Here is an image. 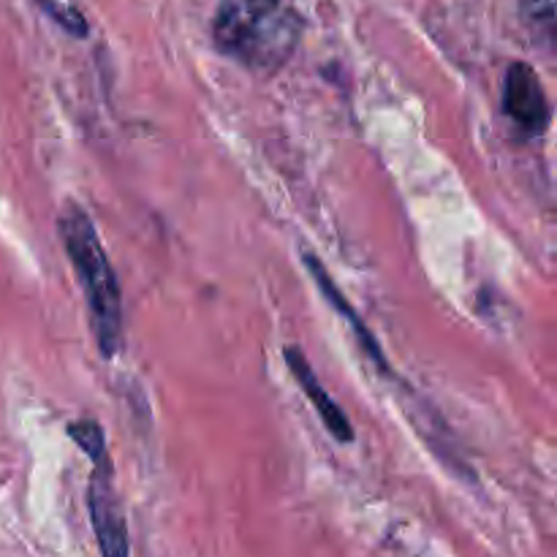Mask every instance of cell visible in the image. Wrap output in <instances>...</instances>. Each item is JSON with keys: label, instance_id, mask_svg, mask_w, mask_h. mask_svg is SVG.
<instances>
[{"label": "cell", "instance_id": "1", "mask_svg": "<svg viewBox=\"0 0 557 557\" xmlns=\"http://www.w3.org/2000/svg\"><path fill=\"white\" fill-rule=\"evenodd\" d=\"M302 33L299 14L286 0H221L212 41L226 58L256 74H275L294 54Z\"/></svg>", "mask_w": 557, "mask_h": 557}, {"label": "cell", "instance_id": "2", "mask_svg": "<svg viewBox=\"0 0 557 557\" xmlns=\"http://www.w3.org/2000/svg\"><path fill=\"white\" fill-rule=\"evenodd\" d=\"M58 226L76 277L82 283V292H85L87 308H90L98 351L107 359L117 357L123 348V302H120L117 275L103 250L101 237L82 207H71L60 218Z\"/></svg>", "mask_w": 557, "mask_h": 557}, {"label": "cell", "instance_id": "3", "mask_svg": "<svg viewBox=\"0 0 557 557\" xmlns=\"http://www.w3.org/2000/svg\"><path fill=\"white\" fill-rule=\"evenodd\" d=\"M87 509H90L92 531H96L101 557H131L128 528H125L123 506L112 484L109 457L92 460L90 490H87Z\"/></svg>", "mask_w": 557, "mask_h": 557}, {"label": "cell", "instance_id": "4", "mask_svg": "<svg viewBox=\"0 0 557 557\" xmlns=\"http://www.w3.org/2000/svg\"><path fill=\"white\" fill-rule=\"evenodd\" d=\"M504 114L517 125L522 136H542L549 128L553 109L542 79L528 63L517 60L509 65L504 82Z\"/></svg>", "mask_w": 557, "mask_h": 557}, {"label": "cell", "instance_id": "5", "mask_svg": "<svg viewBox=\"0 0 557 557\" xmlns=\"http://www.w3.org/2000/svg\"><path fill=\"white\" fill-rule=\"evenodd\" d=\"M283 354H286V362H288V368H292V375L297 379V384L302 386L305 397L313 403L315 413L321 417L324 428L330 430L332 438L341 441V444H351V441H354L351 422H348V417L343 413V408L337 406V403L332 400L330 395H326L324 386L319 384V379H315L313 370H310V362L305 359V354L299 351L297 346H288Z\"/></svg>", "mask_w": 557, "mask_h": 557}, {"label": "cell", "instance_id": "6", "mask_svg": "<svg viewBox=\"0 0 557 557\" xmlns=\"http://www.w3.org/2000/svg\"><path fill=\"white\" fill-rule=\"evenodd\" d=\"M305 267H308V270H310V275H313L315 286L321 288V294H324V297L330 299L332 308H335L337 313H343L348 321H351V330H354V335H357V341H359V346H362V351L368 354V357L373 359L375 364H379L381 373H389V362H386L384 351H381V348H379V341H375L373 332H370L368 326H364V321L359 319L357 313H354L351 302H348L346 294H343L341 288L335 286V281H332V275H330V272H326V267L321 264V261L315 259L313 253H305Z\"/></svg>", "mask_w": 557, "mask_h": 557}, {"label": "cell", "instance_id": "7", "mask_svg": "<svg viewBox=\"0 0 557 557\" xmlns=\"http://www.w3.org/2000/svg\"><path fill=\"white\" fill-rule=\"evenodd\" d=\"M69 438L85 451L90 460H98V457L107 455V438H103L101 424L92 422V419H79V422L69 424Z\"/></svg>", "mask_w": 557, "mask_h": 557}, {"label": "cell", "instance_id": "8", "mask_svg": "<svg viewBox=\"0 0 557 557\" xmlns=\"http://www.w3.org/2000/svg\"><path fill=\"white\" fill-rule=\"evenodd\" d=\"M38 5H41L44 14H47L52 22H58L65 33H71V36H76V38L87 36L85 16H82L76 9L58 3V0H38Z\"/></svg>", "mask_w": 557, "mask_h": 557}, {"label": "cell", "instance_id": "9", "mask_svg": "<svg viewBox=\"0 0 557 557\" xmlns=\"http://www.w3.org/2000/svg\"><path fill=\"white\" fill-rule=\"evenodd\" d=\"M522 16L547 41L555 36V0H522Z\"/></svg>", "mask_w": 557, "mask_h": 557}]
</instances>
